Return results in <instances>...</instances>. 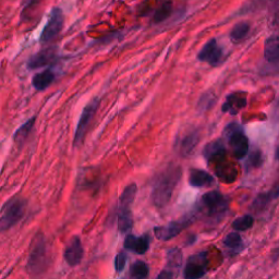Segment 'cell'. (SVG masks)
<instances>
[{
  "label": "cell",
  "mask_w": 279,
  "mask_h": 279,
  "mask_svg": "<svg viewBox=\"0 0 279 279\" xmlns=\"http://www.w3.org/2000/svg\"><path fill=\"white\" fill-rule=\"evenodd\" d=\"M225 138L232 150V155L236 159L245 158L248 152V140L243 133V129L237 123H231L225 128Z\"/></svg>",
  "instance_id": "cell-5"
},
{
  "label": "cell",
  "mask_w": 279,
  "mask_h": 279,
  "mask_svg": "<svg viewBox=\"0 0 279 279\" xmlns=\"http://www.w3.org/2000/svg\"><path fill=\"white\" fill-rule=\"evenodd\" d=\"M181 174L179 166H169L156 177L151 194L152 202L155 206L164 207L168 204L177 185L179 184Z\"/></svg>",
  "instance_id": "cell-1"
},
{
  "label": "cell",
  "mask_w": 279,
  "mask_h": 279,
  "mask_svg": "<svg viewBox=\"0 0 279 279\" xmlns=\"http://www.w3.org/2000/svg\"><path fill=\"white\" fill-rule=\"evenodd\" d=\"M136 192H138V186L136 184H131L120 195L118 210H117V226L120 232L129 231L133 226L131 206L133 204Z\"/></svg>",
  "instance_id": "cell-2"
},
{
  "label": "cell",
  "mask_w": 279,
  "mask_h": 279,
  "mask_svg": "<svg viewBox=\"0 0 279 279\" xmlns=\"http://www.w3.org/2000/svg\"><path fill=\"white\" fill-rule=\"evenodd\" d=\"M39 0H23V9H22V18L23 20L27 19L28 14L32 12L33 10L36 8Z\"/></svg>",
  "instance_id": "cell-30"
},
{
  "label": "cell",
  "mask_w": 279,
  "mask_h": 279,
  "mask_svg": "<svg viewBox=\"0 0 279 279\" xmlns=\"http://www.w3.org/2000/svg\"><path fill=\"white\" fill-rule=\"evenodd\" d=\"M247 105V96L243 92H236L227 96L225 104L222 105V111L230 115H237Z\"/></svg>",
  "instance_id": "cell-16"
},
{
  "label": "cell",
  "mask_w": 279,
  "mask_h": 279,
  "mask_svg": "<svg viewBox=\"0 0 279 279\" xmlns=\"http://www.w3.org/2000/svg\"><path fill=\"white\" fill-rule=\"evenodd\" d=\"M209 261L206 253H199L187 260L184 268V277L186 279H197L203 277L207 272Z\"/></svg>",
  "instance_id": "cell-9"
},
{
  "label": "cell",
  "mask_w": 279,
  "mask_h": 279,
  "mask_svg": "<svg viewBox=\"0 0 279 279\" xmlns=\"http://www.w3.org/2000/svg\"><path fill=\"white\" fill-rule=\"evenodd\" d=\"M28 203L21 197H16L4 205L0 216V233L9 230L22 219Z\"/></svg>",
  "instance_id": "cell-4"
},
{
  "label": "cell",
  "mask_w": 279,
  "mask_h": 279,
  "mask_svg": "<svg viewBox=\"0 0 279 279\" xmlns=\"http://www.w3.org/2000/svg\"><path fill=\"white\" fill-rule=\"evenodd\" d=\"M201 204L205 209L207 214L212 217H220L228 209V202L220 192L212 191L202 196Z\"/></svg>",
  "instance_id": "cell-7"
},
{
  "label": "cell",
  "mask_w": 279,
  "mask_h": 279,
  "mask_svg": "<svg viewBox=\"0 0 279 279\" xmlns=\"http://www.w3.org/2000/svg\"><path fill=\"white\" fill-rule=\"evenodd\" d=\"M254 224V218L252 215H243L232 222V228L237 231H245L250 229Z\"/></svg>",
  "instance_id": "cell-27"
},
{
  "label": "cell",
  "mask_w": 279,
  "mask_h": 279,
  "mask_svg": "<svg viewBox=\"0 0 279 279\" xmlns=\"http://www.w3.org/2000/svg\"><path fill=\"white\" fill-rule=\"evenodd\" d=\"M197 58L201 62H207L213 67H216L221 62L222 49L218 46L215 39H211L203 46L201 52L197 55Z\"/></svg>",
  "instance_id": "cell-12"
},
{
  "label": "cell",
  "mask_w": 279,
  "mask_h": 279,
  "mask_svg": "<svg viewBox=\"0 0 279 279\" xmlns=\"http://www.w3.org/2000/svg\"><path fill=\"white\" fill-rule=\"evenodd\" d=\"M247 165L250 167H260L262 165V154L260 152L256 151L254 153H252L248 157Z\"/></svg>",
  "instance_id": "cell-31"
},
{
  "label": "cell",
  "mask_w": 279,
  "mask_h": 279,
  "mask_svg": "<svg viewBox=\"0 0 279 279\" xmlns=\"http://www.w3.org/2000/svg\"><path fill=\"white\" fill-rule=\"evenodd\" d=\"M55 81V73L52 70H45L43 72L37 73L33 78V86L38 91L46 90L48 86Z\"/></svg>",
  "instance_id": "cell-22"
},
{
  "label": "cell",
  "mask_w": 279,
  "mask_h": 279,
  "mask_svg": "<svg viewBox=\"0 0 279 279\" xmlns=\"http://www.w3.org/2000/svg\"><path fill=\"white\" fill-rule=\"evenodd\" d=\"M264 57L270 62H279V36H271L264 45Z\"/></svg>",
  "instance_id": "cell-21"
},
{
  "label": "cell",
  "mask_w": 279,
  "mask_h": 279,
  "mask_svg": "<svg viewBox=\"0 0 279 279\" xmlns=\"http://www.w3.org/2000/svg\"><path fill=\"white\" fill-rule=\"evenodd\" d=\"M47 245L46 240L42 235L35 237L32 242L31 251L28 258L27 268L28 272L32 275H38L45 271L47 266Z\"/></svg>",
  "instance_id": "cell-3"
},
{
  "label": "cell",
  "mask_w": 279,
  "mask_h": 279,
  "mask_svg": "<svg viewBox=\"0 0 279 279\" xmlns=\"http://www.w3.org/2000/svg\"><path fill=\"white\" fill-rule=\"evenodd\" d=\"M192 222L191 217H185L180 220L177 221H171L168 225L166 226H160L156 227L154 229L155 236L157 237V239L163 240V241H168L172 238H175L176 236H178L179 233L189 226Z\"/></svg>",
  "instance_id": "cell-10"
},
{
  "label": "cell",
  "mask_w": 279,
  "mask_h": 279,
  "mask_svg": "<svg viewBox=\"0 0 279 279\" xmlns=\"http://www.w3.org/2000/svg\"><path fill=\"white\" fill-rule=\"evenodd\" d=\"M275 157H276V159H279V146H278L276 152H275Z\"/></svg>",
  "instance_id": "cell-32"
},
{
  "label": "cell",
  "mask_w": 279,
  "mask_h": 279,
  "mask_svg": "<svg viewBox=\"0 0 279 279\" xmlns=\"http://www.w3.org/2000/svg\"><path fill=\"white\" fill-rule=\"evenodd\" d=\"M248 32H250V24L247 22H240L233 27L230 33V38L235 43L240 42L247 36Z\"/></svg>",
  "instance_id": "cell-24"
},
{
  "label": "cell",
  "mask_w": 279,
  "mask_h": 279,
  "mask_svg": "<svg viewBox=\"0 0 279 279\" xmlns=\"http://www.w3.org/2000/svg\"><path fill=\"white\" fill-rule=\"evenodd\" d=\"M172 12V4L169 1H166L161 3L160 6L156 9V11L153 16V21L154 23H160L165 21L166 19L170 17Z\"/></svg>",
  "instance_id": "cell-25"
},
{
  "label": "cell",
  "mask_w": 279,
  "mask_h": 279,
  "mask_svg": "<svg viewBox=\"0 0 279 279\" xmlns=\"http://www.w3.org/2000/svg\"><path fill=\"white\" fill-rule=\"evenodd\" d=\"M215 171L218 178L227 184H231L237 178V168L232 164H227L226 160L216 164Z\"/></svg>",
  "instance_id": "cell-19"
},
{
  "label": "cell",
  "mask_w": 279,
  "mask_h": 279,
  "mask_svg": "<svg viewBox=\"0 0 279 279\" xmlns=\"http://www.w3.org/2000/svg\"><path fill=\"white\" fill-rule=\"evenodd\" d=\"M182 264V254L178 248H170L167 253V268L161 272L158 278H172L175 276L174 270L179 268Z\"/></svg>",
  "instance_id": "cell-17"
},
{
  "label": "cell",
  "mask_w": 279,
  "mask_h": 279,
  "mask_svg": "<svg viewBox=\"0 0 279 279\" xmlns=\"http://www.w3.org/2000/svg\"><path fill=\"white\" fill-rule=\"evenodd\" d=\"M83 257V247L80 237L75 236L70 241L67 248L64 251V260L70 266H77L82 261Z\"/></svg>",
  "instance_id": "cell-14"
},
{
  "label": "cell",
  "mask_w": 279,
  "mask_h": 279,
  "mask_svg": "<svg viewBox=\"0 0 279 279\" xmlns=\"http://www.w3.org/2000/svg\"><path fill=\"white\" fill-rule=\"evenodd\" d=\"M99 103H100L99 99L95 98L85 106V108L82 111V115H81L79 119L77 129H75L74 140H73L74 146H80L83 143L85 134L86 132H88V129L91 124V121L93 120L96 111H97L99 107Z\"/></svg>",
  "instance_id": "cell-6"
},
{
  "label": "cell",
  "mask_w": 279,
  "mask_h": 279,
  "mask_svg": "<svg viewBox=\"0 0 279 279\" xmlns=\"http://www.w3.org/2000/svg\"><path fill=\"white\" fill-rule=\"evenodd\" d=\"M150 268L149 265L144 261H136L132 264L130 268V276L136 279H143L149 276Z\"/></svg>",
  "instance_id": "cell-23"
},
{
  "label": "cell",
  "mask_w": 279,
  "mask_h": 279,
  "mask_svg": "<svg viewBox=\"0 0 279 279\" xmlns=\"http://www.w3.org/2000/svg\"><path fill=\"white\" fill-rule=\"evenodd\" d=\"M199 139L200 136L196 131H193L191 132V133L185 135L184 138L180 140L179 143V153L181 154V156H189L192 152L194 151L197 143H199Z\"/></svg>",
  "instance_id": "cell-20"
},
{
  "label": "cell",
  "mask_w": 279,
  "mask_h": 279,
  "mask_svg": "<svg viewBox=\"0 0 279 279\" xmlns=\"http://www.w3.org/2000/svg\"><path fill=\"white\" fill-rule=\"evenodd\" d=\"M226 145L221 140L210 142V143H207L204 146V150H203V156H204L207 163H221V161L226 160Z\"/></svg>",
  "instance_id": "cell-11"
},
{
  "label": "cell",
  "mask_w": 279,
  "mask_h": 279,
  "mask_svg": "<svg viewBox=\"0 0 279 279\" xmlns=\"http://www.w3.org/2000/svg\"><path fill=\"white\" fill-rule=\"evenodd\" d=\"M189 182L193 187H205L214 184V178L205 170L192 169L190 171Z\"/></svg>",
  "instance_id": "cell-18"
},
{
  "label": "cell",
  "mask_w": 279,
  "mask_h": 279,
  "mask_svg": "<svg viewBox=\"0 0 279 279\" xmlns=\"http://www.w3.org/2000/svg\"><path fill=\"white\" fill-rule=\"evenodd\" d=\"M35 120H36V118L35 117H33V118L31 119H29L27 123H25L22 126H20V128L18 129V131L14 133V136H13V139L16 142H22L24 141L25 139L28 138V136L30 135V133H31L33 128H34V124H35Z\"/></svg>",
  "instance_id": "cell-26"
},
{
  "label": "cell",
  "mask_w": 279,
  "mask_h": 279,
  "mask_svg": "<svg viewBox=\"0 0 279 279\" xmlns=\"http://www.w3.org/2000/svg\"><path fill=\"white\" fill-rule=\"evenodd\" d=\"M57 60V53L55 48H46L38 52L37 54L33 55L28 60V68L31 70H35L38 68L46 67L54 63Z\"/></svg>",
  "instance_id": "cell-13"
},
{
  "label": "cell",
  "mask_w": 279,
  "mask_h": 279,
  "mask_svg": "<svg viewBox=\"0 0 279 279\" xmlns=\"http://www.w3.org/2000/svg\"><path fill=\"white\" fill-rule=\"evenodd\" d=\"M64 23V16L62 9L54 8L50 12V16L48 19L47 24L40 35V43H49L52 42L54 38H56L62 32Z\"/></svg>",
  "instance_id": "cell-8"
},
{
  "label": "cell",
  "mask_w": 279,
  "mask_h": 279,
  "mask_svg": "<svg viewBox=\"0 0 279 279\" xmlns=\"http://www.w3.org/2000/svg\"><path fill=\"white\" fill-rule=\"evenodd\" d=\"M151 239L148 235L135 237L134 235H128L124 239V248L136 254H145L150 248Z\"/></svg>",
  "instance_id": "cell-15"
},
{
  "label": "cell",
  "mask_w": 279,
  "mask_h": 279,
  "mask_svg": "<svg viewBox=\"0 0 279 279\" xmlns=\"http://www.w3.org/2000/svg\"><path fill=\"white\" fill-rule=\"evenodd\" d=\"M126 261H128V255L124 251H121L120 253H118V255L116 256L115 258V270L116 272L121 273L126 265Z\"/></svg>",
  "instance_id": "cell-29"
},
{
  "label": "cell",
  "mask_w": 279,
  "mask_h": 279,
  "mask_svg": "<svg viewBox=\"0 0 279 279\" xmlns=\"http://www.w3.org/2000/svg\"><path fill=\"white\" fill-rule=\"evenodd\" d=\"M224 245L230 248H237L242 245V239L238 232H231L226 236L224 239Z\"/></svg>",
  "instance_id": "cell-28"
}]
</instances>
